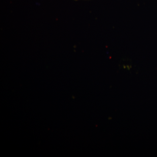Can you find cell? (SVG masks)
<instances>
[{"label":"cell","mask_w":157,"mask_h":157,"mask_svg":"<svg viewBox=\"0 0 157 157\" xmlns=\"http://www.w3.org/2000/svg\"><path fill=\"white\" fill-rule=\"evenodd\" d=\"M74 1H79V0H74Z\"/></svg>","instance_id":"cell-1"}]
</instances>
